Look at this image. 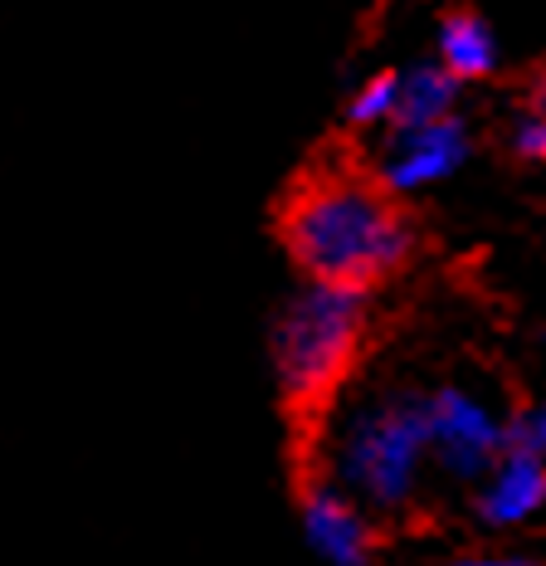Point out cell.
<instances>
[{"instance_id": "cell-4", "label": "cell", "mask_w": 546, "mask_h": 566, "mask_svg": "<svg viewBox=\"0 0 546 566\" xmlns=\"http://www.w3.org/2000/svg\"><path fill=\"white\" fill-rule=\"evenodd\" d=\"M424 434H430V474L473 489L513 450L517 416H503L464 381H434L424 386Z\"/></svg>"}, {"instance_id": "cell-11", "label": "cell", "mask_w": 546, "mask_h": 566, "mask_svg": "<svg viewBox=\"0 0 546 566\" xmlns=\"http://www.w3.org/2000/svg\"><path fill=\"white\" fill-rule=\"evenodd\" d=\"M517 440L527 444L537 459H546V406L527 410V416H517Z\"/></svg>"}, {"instance_id": "cell-5", "label": "cell", "mask_w": 546, "mask_h": 566, "mask_svg": "<svg viewBox=\"0 0 546 566\" xmlns=\"http://www.w3.org/2000/svg\"><path fill=\"white\" fill-rule=\"evenodd\" d=\"M473 157V137L464 117H444V123L424 127H390L376 137V151L366 161V171L376 176L386 196L406 200L420 191H434L449 176H459Z\"/></svg>"}, {"instance_id": "cell-8", "label": "cell", "mask_w": 546, "mask_h": 566, "mask_svg": "<svg viewBox=\"0 0 546 566\" xmlns=\"http://www.w3.org/2000/svg\"><path fill=\"white\" fill-rule=\"evenodd\" d=\"M434 64L454 78L459 88L479 84V78H493L497 69V30L479 10H449L434 25Z\"/></svg>"}, {"instance_id": "cell-2", "label": "cell", "mask_w": 546, "mask_h": 566, "mask_svg": "<svg viewBox=\"0 0 546 566\" xmlns=\"http://www.w3.org/2000/svg\"><path fill=\"white\" fill-rule=\"evenodd\" d=\"M317 469L366 517H406L430 483L424 386L386 381L342 396L317 424Z\"/></svg>"}, {"instance_id": "cell-6", "label": "cell", "mask_w": 546, "mask_h": 566, "mask_svg": "<svg viewBox=\"0 0 546 566\" xmlns=\"http://www.w3.org/2000/svg\"><path fill=\"white\" fill-rule=\"evenodd\" d=\"M298 523L307 547L327 566H376L381 562V523L366 517L337 483H327L317 469H303L298 479Z\"/></svg>"}, {"instance_id": "cell-1", "label": "cell", "mask_w": 546, "mask_h": 566, "mask_svg": "<svg viewBox=\"0 0 546 566\" xmlns=\"http://www.w3.org/2000/svg\"><path fill=\"white\" fill-rule=\"evenodd\" d=\"M279 244L303 283H327L371 298L420 254V226L406 200L386 196L366 167L323 161L283 196Z\"/></svg>"}, {"instance_id": "cell-3", "label": "cell", "mask_w": 546, "mask_h": 566, "mask_svg": "<svg viewBox=\"0 0 546 566\" xmlns=\"http://www.w3.org/2000/svg\"><path fill=\"white\" fill-rule=\"evenodd\" d=\"M371 333V298L327 283H298L273 308L269 367L283 406L303 430H317L323 416L351 391L361 347Z\"/></svg>"}, {"instance_id": "cell-7", "label": "cell", "mask_w": 546, "mask_h": 566, "mask_svg": "<svg viewBox=\"0 0 546 566\" xmlns=\"http://www.w3.org/2000/svg\"><path fill=\"white\" fill-rule=\"evenodd\" d=\"M546 513V459H537L522 440H513L497 464L473 483V517L493 533H513Z\"/></svg>"}, {"instance_id": "cell-13", "label": "cell", "mask_w": 546, "mask_h": 566, "mask_svg": "<svg viewBox=\"0 0 546 566\" xmlns=\"http://www.w3.org/2000/svg\"><path fill=\"white\" fill-rule=\"evenodd\" d=\"M522 113L537 117V123L546 127V74L532 78V88H527V103H522Z\"/></svg>"}, {"instance_id": "cell-9", "label": "cell", "mask_w": 546, "mask_h": 566, "mask_svg": "<svg viewBox=\"0 0 546 566\" xmlns=\"http://www.w3.org/2000/svg\"><path fill=\"white\" fill-rule=\"evenodd\" d=\"M459 117V84L434 59H410L396 69V127H424Z\"/></svg>"}, {"instance_id": "cell-10", "label": "cell", "mask_w": 546, "mask_h": 566, "mask_svg": "<svg viewBox=\"0 0 546 566\" xmlns=\"http://www.w3.org/2000/svg\"><path fill=\"white\" fill-rule=\"evenodd\" d=\"M342 123L356 137H381L396 127V69H381V74H366L361 84L347 93V108H342Z\"/></svg>"}, {"instance_id": "cell-12", "label": "cell", "mask_w": 546, "mask_h": 566, "mask_svg": "<svg viewBox=\"0 0 546 566\" xmlns=\"http://www.w3.org/2000/svg\"><path fill=\"white\" fill-rule=\"evenodd\" d=\"M444 566H532L527 557H513V552H459Z\"/></svg>"}]
</instances>
